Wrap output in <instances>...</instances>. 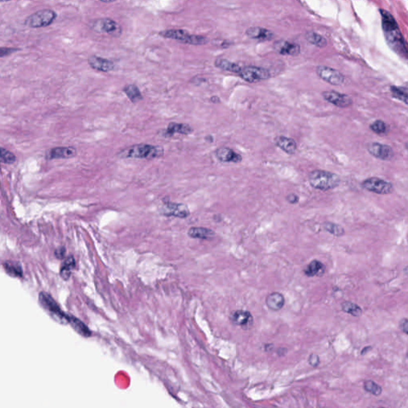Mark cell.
Listing matches in <instances>:
<instances>
[{"mask_svg": "<svg viewBox=\"0 0 408 408\" xmlns=\"http://www.w3.org/2000/svg\"><path fill=\"white\" fill-rule=\"evenodd\" d=\"M381 16L384 36L386 38L388 46L402 58L407 59L408 51L406 43L404 42V36L399 28L397 22L392 17V14L386 10H381Z\"/></svg>", "mask_w": 408, "mask_h": 408, "instance_id": "6da1fadb", "label": "cell"}, {"mask_svg": "<svg viewBox=\"0 0 408 408\" xmlns=\"http://www.w3.org/2000/svg\"><path fill=\"white\" fill-rule=\"evenodd\" d=\"M163 154V149L155 145L140 144L126 149H122L117 154L120 158H134V159H154Z\"/></svg>", "mask_w": 408, "mask_h": 408, "instance_id": "7a4b0ae2", "label": "cell"}, {"mask_svg": "<svg viewBox=\"0 0 408 408\" xmlns=\"http://www.w3.org/2000/svg\"><path fill=\"white\" fill-rule=\"evenodd\" d=\"M309 182L315 189L325 191L336 188L340 184V179L336 174L318 169L309 174Z\"/></svg>", "mask_w": 408, "mask_h": 408, "instance_id": "3957f363", "label": "cell"}, {"mask_svg": "<svg viewBox=\"0 0 408 408\" xmlns=\"http://www.w3.org/2000/svg\"><path fill=\"white\" fill-rule=\"evenodd\" d=\"M159 34L163 38L174 39V40L179 41L183 43L194 45V46L204 45L207 42V39L205 37L190 34L186 30H180V29L162 30Z\"/></svg>", "mask_w": 408, "mask_h": 408, "instance_id": "277c9868", "label": "cell"}, {"mask_svg": "<svg viewBox=\"0 0 408 408\" xmlns=\"http://www.w3.org/2000/svg\"><path fill=\"white\" fill-rule=\"evenodd\" d=\"M58 14L55 10L43 9L30 14L25 19V25L30 28H42L52 24Z\"/></svg>", "mask_w": 408, "mask_h": 408, "instance_id": "5b68a950", "label": "cell"}, {"mask_svg": "<svg viewBox=\"0 0 408 408\" xmlns=\"http://www.w3.org/2000/svg\"><path fill=\"white\" fill-rule=\"evenodd\" d=\"M39 302L42 307L44 308L45 310H47L57 322L62 324L68 323V315H66L61 310L60 308L55 302V300L53 299L51 296L48 295L47 293H41L39 295Z\"/></svg>", "mask_w": 408, "mask_h": 408, "instance_id": "8992f818", "label": "cell"}, {"mask_svg": "<svg viewBox=\"0 0 408 408\" xmlns=\"http://www.w3.org/2000/svg\"><path fill=\"white\" fill-rule=\"evenodd\" d=\"M362 188L380 195H388L393 191V185L390 182L380 179L377 177H371L364 179L361 183Z\"/></svg>", "mask_w": 408, "mask_h": 408, "instance_id": "52a82bcc", "label": "cell"}, {"mask_svg": "<svg viewBox=\"0 0 408 408\" xmlns=\"http://www.w3.org/2000/svg\"><path fill=\"white\" fill-rule=\"evenodd\" d=\"M159 212L161 215L166 217H176L179 219H186L190 215L189 208L183 203H172L171 201H164L160 207Z\"/></svg>", "mask_w": 408, "mask_h": 408, "instance_id": "ba28073f", "label": "cell"}, {"mask_svg": "<svg viewBox=\"0 0 408 408\" xmlns=\"http://www.w3.org/2000/svg\"><path fill=\"white\" fill-rule=\"evenodd\" d=\"M238 75H240L241 79L249 83L258 82L261 81L266 80L270 77V74L267 70L252 66L241 67Z\"/></svg>", "mask_w": 408, "mask_h": 408, "instance_id": "9c48e42d", "label": "cell"}, {"mask_svg": "<svg viewBox=\"0 0 408 408\" xmlns=\"http://www.w3.org/2000/svg\"><path fill=\"white\" fill-rule=\"evenodd\" d=\"M317 74L322 80L333 85H340L344 82V76L335 69L321 66L317 68Z\"/></svg>", "mask_w": 408, "mask_h": 408, "instance_id": "30bf717a", "label": "cell"}, {"mask_svg": "<svg viewBox=\"0 0 408 408\" xmlns=\"http://www.w3.org/2000/svg\"><path fill=\"white\" fill-rule=\"evenodd\" d=\"M93 29L99 33H105L111 36H119L121 34L120 25L111 18H100L95 21L93 25Z\"/></svg>", "mask_w": 408, "mask_h": 408, "instance_id": "8fae6325", "label": "cell"}, {"mask_svg": "<svg viewBox=\"0 0 408 408\" xmlns=\"http://www.w3.org/2000/svg\"><path fill=\"white\" fill-rule=\"evenodd\" d=\"M367 149L371 155L382 161H390L394 157V151L389 145L373 142L367 145Z\"/></svg>", "mask_w": 408, "mask_h": 408, "instance_id": "7c38bea8", "label": "cell"}, {"mask_svg": "<svg viewBox=\"0 0 408 408\" xmlns=\"http://www.w3.org/2000/svg\"><path fill=\"white\" fill-rule=\"evenodd\" d=\"M230 321L232 324L240 326L244 329H249L253 324V318L249 311L236 310L230 315Z\"/></svg>", "mask_w": 408, "mask_h": 408, "instance_id": "4fadbf2b", "label": "cell"}, {"mask_svg": "<svg viewBox=\"0 0 408 408\" xmlns=\"http://www.w3.org/2000/svg\"><path fill=\"white\" fill-rule=\"evenodd\" d=\"M322 96L326 101L340 108H346L352 105V100L348 95L338 93L336 91H325Z\"/></svg>", "mask_w": 408, "mask_h": 408, "instance_id": "5bb4252c", "label": "cell"}, {"mask_svg": "<svg viewBox=\"0 0 408 408\" xmlns=\"http://www.w3.org/2000/svg\"><path fill=\"white\" fill-rule=\"evenodd\" d=\"M215 154L216 158L222 163H240L243 160L241 155L228 147L219 148L215 151Z\"/></svg>", "mask_w": 408, "mask_h": 408, "instance_id": "9a60e30c", "label": "cell"}, {"mask_svg": "<svg viewBox=\"0 0 408 408\" xmlns=\"http://www.w3.org/2000/svg\"><path fill=\"white\" fill-rule=\"evenodd\" d=\"M88 64L91 68L100 72H110L115 67L114 63L112 61L103 59L101 57L96 55H92L88 58Z\"/></svg>", "mask_w": 408, "mask_h": 408, "instance_id": "2e32d148", "label": "cell"}, {"mask_svg": "<svg viewBox=\"0 0 408 408\" xmlns=\"http://www.w3.org/2000/svg\"><path fill=\"white\" fill-rule=\"evenodd\" d=\"M77 155V149L73 147H58L52 149L47 153V160L68 159Z\"/></svg>", "mask_w": 408, "mask_h": 408, "instance_id": "e0dca14e", "label": "cell"}, {"mask_svg": "<svg viewBox=\"0 0 408 408\" xmlns=\"http://www.w3.org/2000/svg\"><path fill=\"white\" fill-rule=\"evenodd\" d=\"M274 48L279 54L289 56H297L301 52V47L299 45L287 42V41H278L274 44Z\"/></svg>", "mask_w": 408, "mask_h": 408, "instance_id": "ac0fdd59", "label": "cell"}, {"mask_svg": "<svg viewBox=\"0 0 408 408\" xmlns=\"http://www.w3.org/2000/svg\"><path fill=\"white\" fill-rule=\"evenodd\" d=\"M245 34L249 38L260 41L271 40L272 38H274V34L270 30L259 27V26L249 27L245 31Z\"/></svg>", "mask_w": 408, "mask_h": 408, "instance_id": "d6986e66", "label": "cell"}, {"mask_svg": "<svg viewBox=\"0 0 408 408\" xmlns=\"http://www.w3.org/2000/svg\"><path fill=\"white\" fill-rule=\"evenodd\" d=\"M265 304L272 311H279L285 305V298L281 293L274 292L266 297Z\"/></svg>", "mask_w": 408, "mask_h": 408, "instance_id": "ffe728a7", "label": "cell"}, {"mask_svg": "<svg viewBox=\"0 0 408 408\" xmlns=\"http://www.w3.org/2000/svg\"><path fill=\"white\" fill-rule=\"evenodd\" d=\"M275 144L279 149H282L285 153L293 155L297 151L298 146L295 141L289 137L280 136L275 139Z\"/></svg>", "mask_w": 408, "mask_h": 408, "instance_id": "44dd1931", "label": "cell"}, {"mask_svg": "<svg viewBox=\"0 0 408 408\" xmlns=\"http://www.w3.org/2000/svg\"><path fill=\"white\" fill-rule=\"evenodd\" d=\"M193 132V129L187 124L180 123H170L166 130H164V135L167 137H172L175 133L182 135H188Z\"/></svg>", "mask_w": 408, "mask_h": 408, "instance_id": "7402d4cb", "label": "cell"}, {"mask_svg": "<svg viewBox=\"0 0 408 408\" xmlns=\"http://www.w3.org/2000/svg\"><path fill=\"white\" fill-rule=\"evenodd\" d=\"M326 272V265L318 260H313L304 269L307 277H322Z\"/></svg>", "mask_w": 408, "mask_h": 408, "instance_id": "603a6c76", "label": "cell"}, {"mask_svg": "<svg viewBox=\"0 0 408 408\" xmlns=\"http://www.w3.org/2000/svg\"><path fill=\"white\" fill-rule=\"evenodd\" d=\"M187 235L192 239L199 240H209L215 236V232L212 230L205 228H191L187 232Z\"/></svg>", "mask_w": 408, "mask_h": 408, "instance_id": "cb8c5ba5", "label": "cell"}, {"mask_svg": "<svg viewBox=\"0 0 408 408\" xmlns=\"http://www.w3.org/2000/svg\"><path fill=\"white\" fill-rule=\"evenodd\" d=\"M68 323H70L73 328L82 336H85V337L91 336L90 330L88 329V327L78 318L72 317V316H68Z\"/></svg>", "mask_w": 408, "mask_h": 408, "instance_id": "d4e9b609", "label": "cell"}, {"mask_svg": "<svg viewBox=\"0 0 408 408\" xmlns=\"http://www.w3.org/2000/svg\"><path fill=\"white\" fill-rule=\"evenodd\" d=\"M215 66L217 68L221 69L223 71H228V72L234 73V74H239L241 67L240 65L232 63L228 59H217L215 60Z\"/></svg>", "mask_w": 408, "mask_h": 408, "instance_id": "484cf974", "label": "cell"}, {"mask_svg": "<svg viewBox=\"0 0 408 408\" xmlns=\"http://www.w3.org/2000/svg\"><path fill=\"white\" fill-rule=\"evenodd\" d=\"M123 91L125 92L127 97H129V100L133 103L138 102V101H141L143 99V96L141 94V90L135 84H127L126 86L124 87V88H123Z\"/></svg>", "mask_w": 408, "mask_h": 408, "instance_id": "4316f807", "label": "cell"}, {"mask_svg": "<svg viewBox=\"0 0 408 408\" xmlns=\"http://www.w3.org/2000/svg\"><path fill=\"white\" fill-rule=\"evenodd\" d=\"M306 38L308 42L317 47L322 48V47H325L327 45V41H326V38L322 36L321 34H317L315 32H308L306 34Z\"/></svg>", "mask_w": 408, "mask_h": 408, "instance_id": "83f0119b", "label": "cell"}, {"mask_svg": "<svg viewBox=\"0 0 408 408\" xmlns=\"http://www.w3.org/2000/svg\"><path fill=\"white\" fill-rule=\"evenodd\" d=\"M341 309L346 314H351L353 317H360L363 314V310L360 306L351 302L342 303Z\"/></svg>", "mask_w": 408, "mask_h": 408, "instance_id": "f1b7e54d", "label": "cell"}, {"mask_svg": "<svg viewBox=\"0 0 408 408\" xmlns=\"http://www.w3.org/2000/svg\"><path fill=\"white\" fill-rule=\"evenodd\" d=\"M75 258L73 257H69L66 261H65L64 264H63V266H62V269H61V276H62V278L65 280H68L71 277V272H72L73 269L75 268Z\"/></svg>", "mask_w": 408, "mask_h": 408, "instance_id": "f546056e", "label": "cell"}, {"mask_svg": "<svg viewBox=\"0 0 408 408\" xmlns=\"http://www.w3.org/2000/svg\"><path fill=\"white\" fill-rule=\"evenodd\" d=\"M391 92L393 97L402 101L405 105H408V88L405 87L393 86L391 87Z\"/></svg>", "mask_w": 408, "mask_h": 408, "instance_id": "4dcf8cb0", "label": "cell"}, {"mask_svg": "<svg viewBox=\"0 0 408 408\" xmlns=\"http://www.w3.org/2000/svg\"><path fill=\"white\" fill-rule=\"evenodd\" d=\"M16 161V157L8 150L0 147V163L11 164Z\"/></svg>", "mask_w": 408, "mask_h": 408, "instance_id": "1f68e13d", "label": "cell"}, {"mask_svg": "<svg viewBox=\"0 0 408 408\" xmlns=\"http://www.w3.org/2000/svg\"><path fill=\"white\" fill-rule=\"evenodd\" d=\"M324 228L326 232H329L330 234H332L336 237H340L344 235V228L336 223H326L324 224Z\"/></svg>", "mask_w": 408, "mask_h": 408, "instance_id": "d6a6232c", "label": "cell"}, {"mask_svg": "<svg viewBox=\"0 0 408 408\" xmlns=\"http://www.w3.org/2000/svg\"><path fill=\"white\" fill-rule=\"evenodd\" d=\"M364 390L369 392L371 394L378 396L382 393V388L376 384L373 380H367L364 384Z\"/></svg>", "mask_w": 408, "mask_h": 408, "instance_id": "836d02e7", "label": "cell"}, {"mask_svg": "<svg viewBox=\"0 0 408 408\" xmlns=\"http://www.w3.org/2000/svg\"><path fill=\"white\" fill-rule=\"evenodd\" d=\"M370 129L375 133L383 134V133H386L388 127H387L386 124L384 121L377 120L370 125Z\"/></svg>", "mask_w": 408, "mask_h": 408, "instance_id": "e575fe53", "label": "cell"}, {"mask_svg": "<svg viewBox=\"0 0 408 408\" xmlns=\"http://www.w3.org/2000/svg\"><path fill=\"white\" fill-rule=\"evenodd\" d=\"M6 271L10 275L13 277H19L22 276V269L18 265L12 263H6L4 265Z\"/></svg>", "mask_w": 408, "mask_h": 408, "instance_id": "d590c367", "label": "cell"}, {"mask_svg": "<svg viewBox=\"0 0 408 408\" xmlns=\"http://www.w3.org/2000/svg\"><path fill=\"white\" fill-rule=\"evenodd\" d=\"M18 51V49L13 47H0V58L9 56Z\"/></svg>", "mask_w": 408, "mask_h": 408, "instance_id": "8d00e7d4", "label": "cell"}, {"mask_svg": "<svg viewBox=\"0 0 408 408\" xmlns=\"http://www.w3.org/2000/svg\"><path fill=\"white\" fill-rule=\"evenodd\" d=\"M320 363V358L317 354L313 353L309 357V364L313 367H318Z\"/></svg>", "mask_w": 408, "mask_h": 408, "instance_id": "74e56055", "label": "cell"}, {"mask_svg": "<svg viewBox=\"0 0 408 408\" xmlns=\"http://www.w3.org/2000/svg\"><path fill=\"white\" fill-rule=\"evenodd\" d=\"M399 328L405 334L408 333V322L407 318H403L399 324Z\"/></svg>", "mask_w": 408, "mask_h": 408, "instance_id": "f35d334b", "label": "cell"}, {"mask_svg": "<svg viewBox=\"0 0 408 408\" xmlns=\"http://www.w3.org/2000/svg\"><path fill=\"white\" fill-rule=\"evenodd\" d=\"M286 199H287V201L289 202V203L294 204V203H298V200H299V197H298V195H296L295 194H290V195H287Z\"/></svg>", "mask_w": 408, "mask_h": 408, "instance_id": "ab89813d", "label": "cell"}, {"mask_svg": "<svg viewBox=\"0 0 408 408\" xmlns=\"http://www.w3.org/2000/svg\"><path fill=\"white\" fill-rule=\"evenodd\" d=\"M65 252H66L65 248H60V249H57L55 253H56L57 257H59V258H62V257H64Z\"/></svg>", "mask_w": 408, "mask_h": 408, "instance_id": "60d3db41", "label": "cell"}, {"mask_svg": "<svg viewBox=\"0 0 408 408\" xmlns=\"http://www.w3.org/2000/svg\"><path fill=\"white\" fill-rule=\"evenodd\" d=\"M211 101L213 103H219L220 102V99L218 97H212L211 98Z\"/></svg>", "mask_w": 408, "mask_h": 408, "instance_id": "b9f144b4", "label": "cell"}, {"mask_svg": "<svg viewBox=\"0 0 408 408\" xmlns=\"http://www.w3.org/2000/svg\"><path fill=\"white\" fill-rule=\"evenodd\" d=\"M99 1H101V2H106V3H109V2H115V1H117V0H99Z\"/></svg>", "mask_w": 408, "mask_h": 408, "instance_id": "7bdbcfd3", "label": "cell"}, {"mask_svg": "<svg viewBox=\"0 0 408 408\" xmlns=\"http://www.w3.org/2000/svg\"><path fill=\"white\" fill-rule=\"evenodd\" d=\"M9 1H11V0H0V2H9Z\"/></svg>", "mask_w": 408, "mask_h": 408, "instance_id": "ee69618b", "label": "cell"}]
</instances>
